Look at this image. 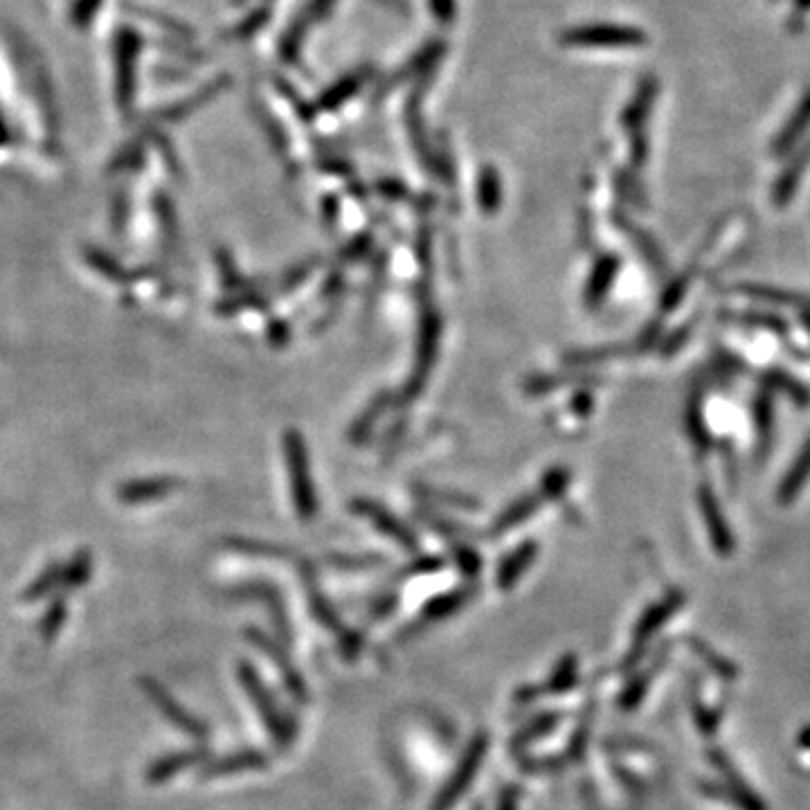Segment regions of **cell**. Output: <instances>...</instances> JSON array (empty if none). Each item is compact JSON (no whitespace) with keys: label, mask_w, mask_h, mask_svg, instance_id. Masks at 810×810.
I'll list each match as a JSON object with an SVG mask.
<instances>
[{"label":"cell","mask_w":810,"mask_h":810,"mask_svg":"<svg viewBox=\"0 0 810 810\" xmlns=\"http://www.w3.org/2000/svg\"><path fill=\"white\" fill-rule=\"evenodd\" d=\"M806 160H808V151L801 153L795 165L783 171V176L779 178V183L772 192V203L774 205L781 207V205H786L790 201V196H792V192H795V187L799 183L797 178L801 176V171H804V167H806Z\"/></svg>","instance_id":"cell-7"},{"label":"cell","mask_w":810,"mask_h":810,"mask_svg":"<svg viewBox=\"0 0 810 810\" xmlns=\"http://www.w3.org/2000/svg\"><path fill=\"white\" fill-rule=\"evenodd\" d=\"M810 477V441L808 444L801 448V453L797 457V462L792 464V468L788 471V475L783 477V484H781V491H779V500L781 502H790L797 498V493L804 489L806 480Z\"/></svg>","instance_id":"cell-5"},{"label":"cell","mask_w":810,"mask_h":810,"mask_svg":"<svg viewBox=\"0 0 810 810\" xmlns=\"http://www.w3.org/2000/svg\"><path fill=\"white\" fill-rule=\"evenodd\" d=\"M90 561L86 556H79L77 561H75V565L70 567L68 572H63V576H61V583L66 585V588H79L81 583H86V579H88V574H90Z\"/></svg>","instance_id":"cell-13"},{"label":"cell","mask_w":810,"mask_h":810,"mask_svg":"<svg viewBox=\"0 0 810 810\" xmlns=\"http://www.w3.org/2000/svg\"><path fill=\"white\" fill-rule=\"evenodd\" d=\"M63 619H66V606H63V601H54L52 606H50V610L45 612L43 621H41V635H43V639H48V642H52V639L57 637V633H59Z\"/></svg>","instance_id":"cell-11"},{"label":"cell","mask_w":810,"mask_h":810,"mask_svg":"<svg viewBox=\"0 0 810 810\" xmlns=\"http://www.w3.org/2000/svg\"><path fill=\"white\" fill-rule=\"evenodd\" d=\"M482 185H486V194H482V203L491 207V201H495L493 189H498V180H495L493 176H484V178H482Z\"/></svg>","instance_id":"cell-16"},{"label":"cell","mask_w":810,"mask_h":810,"mask_svg":"<svg viewBox=\"0 0 810 810\" xmlns=\"http://www.w3.org/2000/svg\"><path fill=\"white\" fill-rule=\"evenodd\" d=\"M358 81H363V79H358V77H349V79H345V84H342V81H340V84H338L336 88H331V93H329L327 102H324V104H327L329 108H331V106H336V104H340L342 99H347L351 93H354L356 86H358Z\"/></svg>","instance_id":"cell-15"},{"label":"cell","mask_w":810,"mask_h":810,"mask_svg":"<svg viewBox=\"0 0 810 810\" xmlns=\"http://www.w3.org/2000/svg\"><path fill=\"white\" fill-rule=\"evenodd\" d=\"M61 576H63L61 567H50V570L45 572V574L41 576V579H36V581L30 585V588H27L25 599H27V601H34V599L45 597V594H50V592L61 583Z\"/></svg>","instance_id":"cell-10"},{"label":"cell","mask_w":810,"mask_h":810,"mask_svg":"<svg viewBox=\"0 0 810 810\" xmlns=\"http://www.w3.org/2000/svg\"><path fill=\"white\" fill-rule=\"evenodd\" d=\"M736 291H741L743 295H750V297H754V300L774 302V304H792V306L808 304L806 297L795 295V293H786V291H777V288H765V286L745 284V286H736Z\"/></svg>","instance_id":"cell-8"},{"label":"cell","mask_w":810,"mask_h":810,"mask_svg":"<svg viewBox=\"0 0 810 810\" xmlns=\"http://www.w3.org/2000/svg\"><path fill=\"white\" fill-rule=\"evenodd\" d=\"M194 759H196V756L189 754V752L162 756V759H158L156 763L149 765L147 781H149V783H156V786H158V783H165V781H169L171 777H174V774H176L178 770L187 768V765L192 763Z\"/></svg>","instance_id":"cell-6"},{"label":"cell","mask_w":810,"mask_h":810,"mask_svg":"<svg viewBox=\"0 0 810 810\" xmlns=\"http://www.w3.org/2000/svg\"><path fill=\"white\" fill-rule=\"evenodd\" d=\"M140 687H142V691H147V696L151 698L153 705H156L162 711V714H165L176 727L185 729V732L194 734V736L203 734V727L198 725V720H194L192 716H189L187 711L180 707L174 698L169 696L162 684H158L156 680H151V678H140Z\"/></svg>","instance_id":"cell-2"},{"label":"cell","mask_w":810,"mask_h":810,"mask_svg":"<svg viewBox=\"0 0 810 810\" xmlns=\"http://www.w3.org/2000/svg\"><path fill=\"white\" fill-rule=\"evenodd\" d=\"M565 43L574 45H639L644 43V34L633 27L619 25H588L579 30H570L563 36Z\"/></svg>","instance_id":"cell-1"},{"label":"cell","mask_w":810,"mask_h":810,"mask_svg":"<svg viewBox=\"0 0 810 810\" xmlns=\"http://www.w3.org/2000/svg\"><path fill=\"white\" fill-rule=\"evenodd\" d=\"M531 511H534V500L518 502L516 507H513L511 511H507V516H502V518L498 520L500 527H502V529H509L511 525H516V522H520V518H527Z\"/></svg>","instance_id":"cell-14"},{"label":"cell","mask_w":810,"mask_h":810,"mask_svg":"<svg viewBox=\"0 0 810 810\" xmlns=\"http://www.w3.org/2000/svg\"><path fill=\"white\" fill-rule=\"evenodd\" d=\"M700 511L707 520L711 540H714L718 549H723L725 552V549H729V545H732V536H729V529L725 525L723 513H720V507L716 504L714 493H711L707 486L700 491Z\"/></svg>","instance_id":"cell-4"},{"label":"cell","mask_w":810,"mask_h":810,"mask_svg":"<svg viewBox=\"0 0 810 810\" xmlns=\"http://www.w3.org/2000/svg\"><path fill=\"white\" fill-rule=\"evenodd\" d=\"M286 448H288V457H291V466L295 468V475H293V484H295V502H297V509H300L302 516H311L313 509H315V495L311 489V477L309 471H306V457L302 453V444L300 439L295 435H291L286 439Z\"/></svg>","instance_id":"cell-3"},{"label":"cell","mask_w":810,"mask_h":810,"mask_svg":"<svg viewBox=\"0 0 810 810\" xmlns=\"http://www.w3.org/2000/svg\"><path fill=\"white\" fill-rule=\"evenodd\" d=\"M167 480H153V482H140L138 486H131V489L124 491V498L129 500H142L151 498V495H165L171 486Z\"/></svg>","instance_id":"cell-12"},{"label":"cell","mask_w":810,"mask_h":810,"mask_svg":"<svg viewBox=\"0 0 810 810\" xmlns=\"http://www.w3.org/2000/svg\"><path fill=\"white\" fill-rule=\"evenodd\" d=\"M808 120H810V97L806 99L804 104L799 106V113L795 115V120H790L786 129H783V133L777 138V147H774V149H777V153L786 151L790 144L799 138L801 131H804V124Z\"/></svg>","instance_id":"cell-9"}]
</instances>
